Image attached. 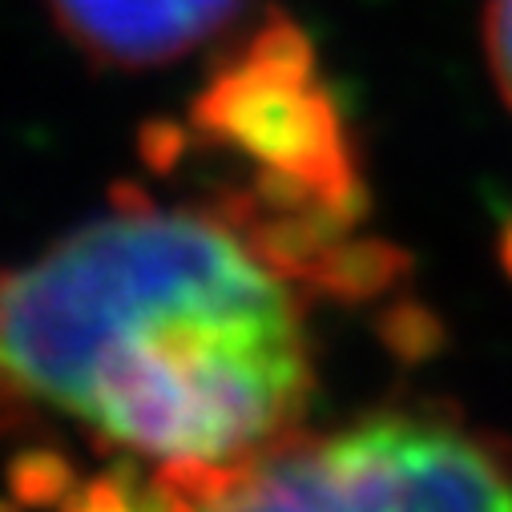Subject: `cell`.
I'll return each mask as SVG.
<instances>
[{"mask_svg": "<svg viewBox=\"0 0 512 512\" xmlns=\"http://www.w3.org/2000/svg\"><path fill=\"white\" fill-rule=\"evenodd\" d=\"M198 125L238 154L267 166L263 198L279 210L311 202L339 222L355 190L343 142V117L311 73V49L291 29H267L246 57L198 101Z\"/></svg>", "mask_w": 512, "mask_h": 512, "instance_id": "cell-3", "label": "cell"}, {"mask_svg": "<svg viewBox=\"0 0 512 512\" xmlns=\"http://www.w3.org/2000/svg\"><path fill=\"white\" fill-rule=\"evenodd\" d=\"M246 0H49L65 37L121 69H154L210 45Z\"/></svg>", "mask_w": 512, "mask_h": 512, "instance_id": "cell-4", "label": "cell"}, {"mask_svg": "<svg viewBox=\"0 0 512 512\" xmlns=\"http://www.w3.org/2000/svg\"><path fill=\"white\" fill-rule=\"evenodd\" d=\"M315 343L291 271L242 222L117 206L0 267V408L150 472H218L303 428Z\"/></svg>", "mask_w": 512, "mask_h": 512, "instance_id": "cell-1", "label": "cell"}, {"mask_svg": "<svg viewBox=\"0 0 512 512\" xmlns=\"http://www.w3.org/2000/svg\"><path fill=\"white\" fill-rule=\"evenodd\" d=\"M508 263H512V238H508Z\"/></svg>", "mask_w": 512, "mask_h": 512, "instance_id": "cell-6", "label": "cell"}, {"mask_svg": "<svg viewBox=\"0 0 512 512\" xmlns=\"http://www.w3.org/2000/svg\"><path fill=\"white\" fill-rule=\"evenodd\" d=\"M484 45H488V65L496 73V85L512 109V0H488Z\"/></svg>", "mask_w": 512, "mask_h": 512, "instance_id": "cell-5", "label": "cell"}, {"mask_svg": "<svg viewBox=\"0 0 512 512\" xmlns=\"http://www.w3.org/2000/svg\"><path fill=\"white\" fill-rule=\"evenodd\" d=\"M162 476L190 512H512V448L440 408H379L218 472Z\"/></svg>", "mask_w": 512, "mask_h": 512, "instance_id": "cell-2", "label": "cell"}]
</instances>
